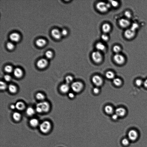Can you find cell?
<instances>
[{
  "mask_svg": "<svg viewBox=\"0 0 147 147\" xmlns=\"http://www.w3.org/2000/svg\"><path fill=\"white\" fill-rule=\"evenodd\" d=\"M110 3H106L105 2L101 1L98 3L96 4V7L97 10L102 12H105L107 11L111 7Z\"/></svg>",
  "mask_w": 147,
  "mask_h": 147,
  "instance_id": "cell-1",
  "label": "cell"
},
{
  "mask_svg": "<svg viewBox=\"0 0 147 147\" xmlns=\"http://www.w3.org/2000/svg\"><path fill=\"white\" fill-rule=\"evenodd\" d=\"M51 128V124L49 121H47L42 122L39 126L41 131L44 133H47L49 131Z\"/></svg>",
  "mask_w": 147,
  "mask_h": 147,
  "instance_id": "cell-2",
  "label": "cell"
},
{
  "mask_svg": "<svg viewBox=\"0 0 147 147\" xmlns=\"http://www.w3.org/2000/svg\"><path fill=\"white\" fill-rule=\"evenodd\" d=\"M71 88L74 92H79L83 89V85L81 82H74L72 83Z\"/></svg>",
  "mask_w": 147,
  "mask_h": 147,
  "instance_id": "cell-3",
  "label": "cell"
},
{
  "mask_svg": "<svg viewBox=\"0 0 147 147\" xmlns=\"http://www.w3.org/2000/svg\"><path fill=\"white\" fill-rule=\"evenodd\" d=\"M36 106L38 107L41 109L42 112H47L49 111L50 106L48 102L43 101L37 104Z\"/></svg>",
  "mask_w": 147,
  "mask_h": 147,
  "instance_id": "cell-4",
  "label": "cell"
},
{
  "mask_svg": "<svg viewBox=\"0 0 147 147\" xmlns=\"http://www.w3.org/2000/svg\"><path fill=\"white\" fill-rule=\"evenodd\" d=\"M92 58L95 62L99 63L102 61V56L100 52L98 51H95L92 54Z\"/></svg>",
  "mask_w": 147,
  "mask_h": 147,
  "instance_id": "cell-5",
  "label": "cell"
},
{
  "mask_svg": "<svg viewBox=\"0 0 147 147\" xmlns=\"http://www.w3.org/2000/svg\"><path fill=\"white\" fill-rule=\"evenodd\" d=\"M113 59L115 62L119 65L122 64L125 61L124 56L119 53L116 54L113 57Z\"/></svg>",
  "mask_w": 147,
  "mask_h": 147,
  "instance_id": "cell-6",
  "label": "cell"
},
{
  "mask_svg": "<svg viewBox=\"0 0 147 147\" xmlns=\"http://www.w3.org/2000/svg\"><path fill=\"white\" fill-rule=\"evenodd\" d=\"M128 136L130 140L132 141H135L138 138V134L136 131L132 130L129 132Z\"/></svg>",
  "mask_w": 147,
  "mask_h": 147,
  "instance_id": "cell-7",
  "label": "cell"
},
{
  "mask_svg": "<svg viewBox=\"0 0 147 147\" xmlns=\"http://www.w3.org/2000/svg\"><path fill=\"white\" fill-rule=\"evenodd\" d=\"M92 81L96 86H101L103 83V80L101 77L98 75H95L93 77Z\"/></svg>",
  "mask_w": 147,
  "mask_h": 147,
  "instance_id": "cell-8",
  "label": "cell"
},
{
  "mask_svg": "<svg viewBox=\"0 0 147 147\" xmlns=\"http://www.w3.org/2000/svg\"><path fill=\"white\" fill-rule=\"evenodd\" d=\"M48 61L47 60L44 58L39 60L37 61V65L39 68L43 69L45 68L48 65Z\"/></svg>",
  "mask_w": 147,
  "mask_h": 147,
  "instance_id": "cell-9",
  "label": "cell"
},
{
  "mask_svg": "<svg viewBox=\"0 0 147 147\" xmlns=\"http://www.w3.org/2000/svg\"><path fill=\"white\" fill-rule=\"evenodd\" d=\"M135 31L131 29L126 30L125 31L124 35L125 37L128 39H130L134 37L135 35Z\"/></svg>",
  "mask_w": 147,
  "mask_h": 147,
  "instance_id": "cell-10",
  "label": "cell"
},
{
  "mask_svg": "<svg viewBox=\"0 0 147 147\" xmlns=\"http://www.w3.org/2000/svg\"><path fill=\"white\" fill-rule=\"evenodd\" d=\"M51 33L52 36L57 39H61L62 36L61 32L57 29H54L52 30Z\"/></svg>",
  "mask_w": 147,
  "mask_h": 147,
  "instance_id": "cell-11",
  "label": "cell"
},
{
  "mask_svg": "<svg viewBox=\"0 0 147 147\" xmlns=\"http://www.w3.org/2000/svg\"><path fill=\"white\" fill-rule=\"evenodd\" d=\"M119 23L121 27L125 28L129 26L130 24V22L127 19L122 18L119 20Z\"/></svg>",
  "mask_w": 147,
  "mask_h": 147,
  "instance_id": "cell-12",
  "label": "cell"
},
{
  "mask_svg": "<svg viewBox=\"0 0 147 147\" xmlns=\"http://www.w3.org/2000/svg\"><path fill=\"white\" fill-rule=\"evenodd\" d=\"M9 38L14 42H18L20 39V36L18 33H13L9 35Z\"/></svg>",
  "mask_w": 147,
  "mask_h": 147,
  "instance_id": "cell-13",
  "label": "cell"
},
{
  "mask_svg": "<svg viewBox=\"0 0 147 147\" xmlns=\"http://www.w3.org/2000/svg\"><path fill=\"white\" fill-rule=\"evenodd\" d=\"M115 113L119 117H123L126 114V111L124 108L119 107L117 108L115 110Z\"/></svg>",
  "mask_w": 147,
  "mask_h": 147,
  "instance_id": "cell-14",
  "label": "cell"
},
{
  "mask_svg": "<svg viewBox=\"0 0 147 147\" xmlns=\"http://www.w3.org/2000/svg\"><path fill=\"white\" fill-rule=\"evenodd\" d=\"M14 74L16 78H20L23 77V71L21 69L17 68L14 69Z\"/></svg>",
  "mask_w": 147,
  "mask_h": 147,
  "instance_id": "cell-15",
  "label": "cell"
},
{
  "mask_svg": "<svg viewBox=\"0 0 147 147\" xmlns=\"http://www.w3.org/2000/svg\"><path fill=\"white\" fill-rule=\"evenodd\" d=\"M69 89V85L67 83L63 84L60 86V91L61 92L64 94L68 92Z\"/></svg>",
  "mask_w": 147,
  "mask_h": 147,
  "instance_id": "cell-16",
  "label": "cell"
},
{
  "mask_svg": "<svg viewBox=\"0 0 147 147\" xmlns=\"http://www.w3.org/2000/svg\"><path fill=\"white\" fill-rule=\"evenodd\" d=\"M96 49L97 50V51L99 52H104L106 50V47L104 44L102 43L99 42L96 45Z\"/></svg>",
  "mask_w": 147,
  "mask_h": 147,
  "instance_id": "cell-17",
  "label": "cell"
},
{
  "mask_svg": "<svg viewBox=\"0 0 147 147\" xmlns=\"http://www.w3.org/2000/svg\"><path fill=\"white\" fill-rule=\"evenodd\" d=\"M102 28L103 32L105 34H106L110 32L111 29V27L109 24L105 23L102 25Z\"/></svg>",
  "mask_w": 147,
  "mask_h": 147,
  "instance_id": "cell-18",
  "label": "cell"
},
{
  "mask_svg": "<svg viewBox=\"0 0 147 147\" xmlns=\"http://www.w3.org/2000/svg\"><path fill=\"white\" fill-rule=\"evenodd\" d=\"M46 43V41L43 39H39L36 42V44L38 46L42 47L44 46Z\"/></svg>",
  "mask_w": 147,
  "mask_h": 147,
  "instance_id": "cell-19",
  "label": "cell"
},
{
  "mask_svg": "<svg viewBox=\"0 0 147 147\" xmlns=\"http://www.w3.org/2000/svg\"><path fill=\"white\" fill-rule=\"evenodd\" d=\"M15 106L16 108L20 111L24 110L25 107L24 103L22 102H17Z\"/></svg>",
  "mask_w": 147,
  "mask_h": 147,
  "instance_id": "cell-20",
  "label": "cell"
},
{
  "mask_svg": "<svg viewBox=\"0 0 147 147\" xmlns=\"http://www.w3.org/2000/svg\"><path fill=\"white\" fill-rule=\"evenodd\" d=\"M13 118L16 121H19L21 119V115L18 112H15L13 114Z\"/></svg>",
  "mask_w": 147,
  "mask_h": 147,
  "instance_id": "cell-21",
  "label": "cell"
},
{
  "mask_svg": "<svg viewBox=\"0 0 147 147\" xmlns=\"http://www.w3.org/2000/svg\"><path fill=\"white\" fill-rule=\"evenodd\" d=\"M8 88L9 92L12 94H15L17 92V88L15 85L12 84L9 85Z\"/></svg>",
  "mask_w": 147,
  "mask_h": 147,
  "instance_id": "cell-22",
  "label": "cell"
},
{
  "mask_svg": "<svg viewBox=\"0 0 147 147\" xmlns=\"http://www.w3.org/2000/svg\"><path fill=\"white\" fill-rule=\"evenodd\" d=\"M30 124L32 127H36L38 125L39 122L37 119L33 118L30 121Z\"/></svg>",
  "mask_w": 147,
  "mask_h": 147,
  "instance_id": "cell-23",
  "label": "cell"
},
{
  "mask_svg": "<svg viewBox=\"0 0 147 147\" xmlns=\"http://www.w3.org/2000/svg\"><path fill=\"white\" fill-rule=\"evenodd\" d=\"M104 110L106 113L109 114L112 113L113 111V107L110 105H107L105 107Z\"/></svg>",
  "mask_w": 147,
  "mask_h": 147,
  "instance_id": "cell-24",
  "label": "cell"
},
{
  "mask_svg": "<svg viewBox=\"0 0 147 147\" xmlns=\"http://www.w3.org/2000/svg\"><path fill=\"white\" fill-rule=\"evenodd\" d=\"M26 113L28 116H32L34 114L35 111L34 109L31 107H29L27 109Z\"/></svg>",
  "mask_w": 147,
  "mask_h": 147,
  "instance_id": "cell-25",
  "label": "cell"
},
{
  "mask_svg": "<svg viewBox=\"0 0 147 147\" xmlns=\"http://www.w3.org/2000/svg\"><path fill=\"white\" fill-rule=\"evenodd\" d=\"M113 82L114 84L117 86H121L122 84V82L121 79L118 78H114Z\"/></svg>",
  "mask_w": 147,
  "mask_h": 147,
  "instance_id": "cell-26",
  "label": "cell"
},
{
  "mask_svg": "<svg viewBox=\"0 0 147 147\" xmlns=\"http://www.w3.org/2000/svg\"><path fill=\"white\" fill-rule=\"evenodd\" d=\"M105 76L109 79H113L115 77L114 73L111 71L107 72L105 74Z\"/></svg>",
  "mask_w": 147,
  "mask_h": 147,
  "instance_id": "cell-27",
  "label": "cell"
},
{
  "mask_svg": "<svg viewBox=\"0 0 147 147\" xmlns=\"http://www.w3.org/2000/svg\"><path fill=\"white\" fill-rule=\"evenodd\" d=\"M36 97L38 100L41 101L43 100L45 98L44 95L41 93H38L36 95Z\"/></svg>",
  "mask_w": 147,
  "mask_h": 147,
  "instance_id": "cell-28",
  "label": "cell"
},
{
  "mask_svg": "<svg viewBox=\"0 0 147 147\" xmlns=\"http://www.w3.org/2000/svg\"><path fill=\"white\" fill-rule=\"evenodd\" d=\"M4 70L6 72L8 73H10L12 71V67L10 65L6 66L4 68Z\"/></svg>",
  "mask_w": 147,
  "mask_h": 147,
  "instance_id": "cell-29",
  "label": "cell"
},
{
  "mask_svg": "<svg viewBox=\"0 0 147 147\" xmlns=\"http://www.w3.org/2000/svg\"><path fill=\"white\" fill-rule=\"evenodd\" d=\"M66 83L68 84L71 83L73 81V78L70 76H68L65 78Z\"/></svg>",
  "mask_w": 147,
  "mask_h": 147,
  "instance_id": "cell-30",
  "label": "cell"
},
{
  "mask_svg": "<svg viewBox=\"0 0 147 147\" xmlns=\"http://www.w3.org/2000/svg\"><path fill=\"white\" fill-rule=\"evenodd\" d=\"M113 50L116 54L119 53L121 51V48L119 46L115 45L113 47Z\"/></svg>",
  "mask_w": 147,
  "mask_h": 147,
  "instance_id": "cell-31",
  "label": "cell"
},
{
  "mask_svg": "<svg viewBox=\"0 0 147 147\" xmlns=\"http://www.w3.org/2000/svg\"><path fill=\"white\" fill-rule=\"evenodd\" d=\"M7 87V85L4 82L1 81L0 83V88L1 90H5Z\"/></svg>",
  "mask_w": 147,
  "mask_h": 147,
  "instance_id": "cell-32",
  "label": "cell"
},
{
  "mask_svg": "<svg viewBox=\"0 0 147 147\" xmlns=\"http://www.w3.org/2000/svg\"><path fill=\"white\" fill-rule=\"evenodd\" d=\"M45 56L48 59H51L53 56L52 52L51 51H48L45 53Z\"/></svg>",
  "mask_w": 147,
  "mask_h": 147,
  "instance_id": "cell-33",
  "label": "cell"
},
{
  "mask_svg": "<svg viewBox=\"0 0 147 147\" xmlns=\"http://www.w3.org/2000/svg\"><path fill=\"white\" fill-rule=\"evenodd\" d=\"M143 83L144 81L141 79H137L135 81L136 85L138 86H140L142 85H143Z\"/></svg>",
  "mask_w": 147,
  "mask_h": 147,
  "instance_id": "cell-34",
  "label": "cell"
},
{
  "mask_svg": "<svg viewBox=\"0 0 147 147\" xmlns=\"http://www.w3.org/2000/svg\"><path fill=\"white\" fill-rule=\"evenodd\" d=\"M6 46L7 48L9 50H12L15 47L14 44L11 42H8L6 45Z\"/></svg>",
  "mask_w": 147,
  "mask_h": 147,
  "instance_id": "cell-35",
  "label": "cell"
},
{
  "mask_svg": "<svg viewBox=\"0 0 147 147\" xmlns=\"http://www.w3.org/2000/svg\"><path fill=\"white\" fill-rule=\"evenodd\" d=\"M122 144L124 146H127L129 144V140L128 139L126 138L123 139L121 141Z\"/></svg>",
  "mask_w": 147,
  "mask_h": 147,
  "instance_id": "cell-36",
  "label": "cell"
},
{
  "mask_svg": "<svg viewBox=\"0 0 147 147\" xmlns=\"http://www.w3.org/2000/svg\"><path fill=\"white\" fill-rule=\"evenodd\" d=\"M101 38L104 42H107L109 40V38L108 35L106 34H103L101 36Z\"/></svg>",
  "mask_w": 147,
  "mask_h": 147,
  "instance_id": "cell-37",
  "label": "cell"
},
{
  "mask_svg": "<svg viewBox=\"0 0 147 147\" xmlns=\"http://www.w3.org/2000/svg\"><path fill=\"white\" fill-rule=\"evenodd\" d=\"M110 4L113 7H117L118 5V3L117 1H110Z\"/></svg>",
  "mask_w": 147,
  "mask_h": 147,
  "instance_id": "cell-38",
  "label": "cell"
},
{
  "mask_svg": "<svg viewBox=\"0 0 147 147\" xmlns=\"http://www.w3.org/2000/svg\"><path fill=\"white\" fill-rule=\"evenodd\" d=\"M124 15L126 17V18L128 19H130L132 17L131 14L130 12L129 11H126L124 13Z\"/></svg>",
  "mask_w": 147,
  "mask_h": 147,
  "instance_id": "cell-39",
  "label": "cell"
},
{
  "mask_svg": "<svg viewBox=\"0 0 147 147\" xmlns=\"http://www.w3.org/2000/svg\"><path fill=\"white\" fill-rule=\"evenodd\" d=\"M4 80H5L6 81L9 82L10 81L11 79V77L10 75H4Z\"/></svg>",
  "mask_w": 147,
  "mask_h": 147,
  "instance_id": "cell-40",
  "label": "cell"
},
{
  "mask_svg": "<svg viewBox=\"0 0 147 147\" xmlns=\"http://www.w3.org/2000/svg\"><path fill=\"white\" fill-rule=\"evenodd\" d=\"M61 32V35L63 36H66L68 34V31L65 29H62Z\"/></svg>",
  "mask_w": 147,
  "mask_h": 147,
  "instance_id": "cell-41",
  "label": "cell"
},
{
  "mask_svg": "<svg viewBox=\"0 0 147 147\" xmlns=\"http://www.w3.org/2000/svg\"><path fill=\"white\" fill-rule=\"evenodd\" d=\"M138 25L136 23H134L133 25H132L131 28V29L134 31H135V30L137 28H138Z\"/></svg>",
  "mask_w": 147,
  "mask_h": 147,
  "instance_id": "cell-42",
  "label": "cell"
},
{
  "mask_svg": "<svg viewBox=\"0 0 147 147\" xmlns=\"http://www.w3.org/2000/svg\"><path fill=\"white\" fill-rule=\"evenodd\" d=\"M93 91H94V94H97L99 93V90L98 88L95 87L93 89Z\"/></svg>",
  "mask_w": 147,
  "mask_h": 147,
  "instance_id": "cell-43",
  "label": "cell"
},
{
  "mask_svg": "<svg viewBox=\"0 0 147 147\" xmlns=\"http://www.w3.org/2000/svg\"><path fill=\"white\" fill-rule=\"evenodd\" d=\"M118 117H119V116H118L115 113L112 115V118L113 120H116L118 119Z\"/></svg>",
  "mask_w": 147,
  "mask_h": 147,
  "instance_id": "cell-44",
  "label": "cell"
},
{
  "mask_svg": "<svg viewBox=\"0 0 147 147\" xmlns=\"http://www.w3.org/2000/svg\"><path fill=\"white\" fill-rule=\"evenodd\" d=\"M69 97L71 98H73L75 97V95L72 93H69Z\"/></svg>",
  "mask_w": 147,
  "mask_h": 147,
  "instance_id": "cell-45",
  "label": "cell"
},
{
  "mask_svg": "<svg viewBox=\"0 0 147 147\" xmlns=\"http://www.w3.org/2000/svg\"><path fill=\"white\" fill-rule=\"evenodd\" d=\"M143 85L145 87L147 88V79L144 81Z\"/></svg>",
  "mask_w": 147,
  "mask_h": 147,
  "instance_id": "cell-46",
  "label": "cell"
},
{
  "mask_svg": "<svg viewBox=\"0 0 147 147\" xmlns=\"http://www.w3.org/2000/svg\"><path fill=\"white\" fill-rule=\"evenodd\" d=\"M10 107L11 109H12V110L15 109L16 108L15 105H13V104L10 105Z\"/></svg>",
  "mask_w": 147,
  "mask_h": 147,
  "instance_id": "cell-47",
  "label": "cell"
}]
</instances>
